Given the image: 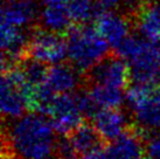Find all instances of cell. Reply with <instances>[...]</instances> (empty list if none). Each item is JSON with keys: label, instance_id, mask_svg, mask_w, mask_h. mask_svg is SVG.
Segmentation results:
<instances>
[{"label": "cell", "instance_id": "cell-21", "mask_svg": "<svg viewBox=\"0 0 160 159\" xmlns=\"http://www.w3.org/2000/svg\"><path fill=\"white\" fill-rule=\"evenodd\" d=\"M45 5H66L70 1V0H42Z\"/></svg>", "mask_w": 160, "mask_h": 159}, {"label": "cell", "instance_id": "cell-20", "mask_svg": "<svg viewBox=\"0 0 160 159\" xmlns=\"http://www.w3.org/2000/svg\"><path fill=\"white\" fill-rule=\"evenodd\" d=\"M123 3V0H96L98 9H108L112 11L113 8L118 7Z\"/></svg>", "mask_w": 160, "mask_h": 159}, {"label": "cell", "instance_id": "cell-16", "mask_svg": "<svg viewBox=\"0 0 160 159\" xmlns=\"http://www.w3.org/2000/svg\"><path fill=\"white\" fill-rule=\"evenodd\" d=\"M69 141L74 146L77 156H87L98 147H101V141L103 138L93 125L81 124L74 132L69 135Z\"/></svg>", "mask_w": 160, "mask_h": 159}, {"label": "cell", "instance_id": "cell-14", "mask_svg": "<svg viewBox=\"0 0 160 159\" xmlns=\"http://www.w3.org/2000/svg\"><path fill=\"white\" fill-rule=\"evenodd\" d=\"M80 71L75 67L58 63L48 69L46 85L55 95L71 94L80 85Z\"/></svg>", "mask_w": 160, "mask_h": 159}, {"label": "cell", "instance_id": "cell-18", "mask_svg": "<svg viewBox=\"0 0 160 159\" xmlns=\"http://www.w3.org/2000/svg\"><path fill=\"white\" fill-rule=\"evenodd\" d=\"M66 7L72 22L77 25L88 22L97 13L95 9L97 5L93 3V0H70Z\"/></svg>", "mask_w": 160, "mask_h": 159}, {"label": "cell", "instance_id": "cell-3", "mask_svg": "<svg viewBox=\"0 0 160 159\" xmlns=\"http://www.w3.org/2000/svg\"><path fill=\"white\" fill-rule=\"evenodd\" d=\"M68 59L80 73H89L107 58L109 44L95 27L85 23L68 31Z\"/></svg>", "mask_w": 160, "mask_h": 159}, {"label": "cell", "instance_id": "cell-13", "mask_svg": "<svg viewBox=\"0 0 160 159\" xmlns=\"http://www.w3.org/2000/svg\"><path fill=\"white\" fill-rule=\"evenodd\" d=\"M134 25L142 39L152 44L160 42L159 1H146L140 5L134 15Z\"/></svg>", "mask_w": 160, "mask_h": 159}, {"label": "cell", "instance_id": "cell-15", "mask_svg": "<svg viewBox=\"0 0 160 159\" xmlns=\"http://www.w3.org/2000/svg\"><path fill=\"white\" fill-rule=\"evenodd\" d=\"M39 17L45 29L60 34L70 31L71 23H74L64 5H46Z\"/></svg>", "mask_w": 160, "mask_h": 159}, {"label": "cell", "instance_id": "cell-2", "mask_svg": "<svg viewBox=\"0 0 160 159\" xmlns=\"http://www.w3.org/2000/svg\"><path fill=\"white\" fill-rule=\"evenodd\" d=\"M116 52L128 62L136 83L160 84V54L156 44L130 35Z\"/></svg>", "mask_w": 160, "mask_h": 159}, {"label": "cell", "instance_id": "cell-7", "mask_svg": "<svg viewBox=\"0 0 160 159\" xmlns=\"http://www.w3.org/2000/svg\"><path fill=\"white\" fill-rule=\"evenodd\" d=\"M28 58L45 64H58L68 58V44L60 33L38 29L31 35Z\"/></svg>", "mask_w": 160, "mask_h": 159}, {"label": "cell", "instance_id": "cell-10", "mask_svg": "<svg viewBox=\"0 0 160 159\" xmlns=\"http://www.w3.org/2000/svg\"><path fill=\"white\" fill-rule=\"evenodd\" d=\"M95 28L115 49L130 36L129 21L113 11L98 9L95 15Z\"/></svg>", "mask_w": 160, "mask_h": 159}, {"label": "cell", "instance_id": "cell-9", "mask_svg": "<svg viewBox=\"0 0 160 159\" xmlns=\"http://www.w3.org/2000/svg\"><path fill=\"white\" fill-rule=\"evenodd\" d=\"M144 147L137 131L126 132L112 141L107 147H98L84 156V159H142Z\"/></svg>", "mask_w": 160, "mask_h": 159}, {"label": "cell", "instance_id": "cell-11", "mask_svg": "<svg viewBox=\"0 0 160 159\" xmlns=\"http://www.w3.org/2000/svg\"><path fill=\"white\" fill-rule=\"evenodd\" d=\"M92 125L105 141H116L123 136L129 128L128 116L119 108L99 109L91 117Z\"/></svg>", "mask_w": 160, "mask_h": 159}, {"label": "cell", "instance_id": "cell-1", "mask_svg": "<svg viewBox=\"0 0 160 159\" xmlns=\"http://www.w3.org/2000/svg\"><path fill=\"white\" fill-rule=\"evenodd\" d=\"M50 119L31 112L13 119L6 132L8 150L17 159H55L58 141Z\"/></svg>", "mask_w": 160, "mask_h": 159}, {"label": "cell", "instance_id": "cell-19", "mask_svg": "<svg viewBox=\"0 0 160 159\" xmlns=\"http://www.w3.org/2000/svg\"><path fill=\"white\" fill-rule=\"evenodd\" d=\"M148 159H160V131L150 138L146 146Z\"/></svg>", "mask_w": 160, "mask_h": 159}, {"label": "cell", "instance_id": "cell-17", "mask_svg": "<svg viewBox=\"0 0 160 159\" xmlns=\"http://www.w3.org/2000/svg\"><path fill=\"white\" fill-rule=\"evenodd\" d=\"M97 109H113L119 108L123 104L124 96L122 90L111 88L103 84H93V87L89 90Z\"/></svg>", "mask_w": 160, "mask_h": 159}, {"label": "cell", "instance_id": "cell-12", "mask_svg": "<svg viewBox=\"0 0 160 159\" xmlns=\"http://www.w3.org/2000/svg\"><path fill=\"white\" fill-rule=\"evenodd\" d=\"M39 7L34 0H5L1 6V22L26 28L35 21Z\"/></svg>", "mask_w": 160, "mask_h": 159}, {"label": "cell", "instance_id": "cell-4", "mask_svg": "<svg viewBox=\"0 0 160 159\" xmlns=\"http://www.w3.org/2000/svg\"><path fill=\"white\" fill-rule=\"evenodd\" d=\"M125 100L142 130H160V84H133Z\"/></svg>", "mask_w": 160, "mask_h": 159}, {"label": "cell", "instance_id": "cell-22", "mask_svg": "<svg viewBox=\"0 0 160 159\" xmlns=\"http://www.w3.org/2000/svg\"><path fill=\"white\" fill-rule=\"evenodd\" d=\"M159 44H160V42H159ZM158 48H159V54H160V44H159V47H158Z\"/></svg>", "mask_w": 160, "mask_h": 159}, {"label": "cell", "instance_id": "cell-5", "mask_svg": "<svg viewBox=\"0 0 160 159\" xmlns=\"http://www.w3.org/2000/svg\"><path fill=\"white\" fill-rule=\"evenodd\" d=\"M25 74L21 63L13 64L2 69L1 90H0V108L4 117L17 119L23 116L27 109L23 95Z\"/></svg>", "mask_w": 160, "mask_h": 159}, {"label": "cell", "instance_id": "cell-8", "mask_svg": "<svg viewBox=\"0 0 160 159\" xmlns=\"http://www.w3.org/2000/svg\"><path fill=\"white\" fill-rule=\"evenodd\" d=\"M92 84H103L123 90L132 79L128 62L119 56H108L89 71Z\"/></svg>", "mask_w": 160, "mask_h": 159}, {"label": "cell", "instance_id": "cell-6", "mask_svg": "<svg viewBox=\"0 0 160 159\" xmlns=\"http://www.w3.org/2000/svg\"><path fill=\"white\" fill-rule=\"evenodd\" d=\"M46 115L49 116L55 131L62 136L74 132L82 124L84 117L77 98L72 93L55 95L49 103Z\"/></svg>", "mask_w": 160, "mask_h": 159}]
</instances>
